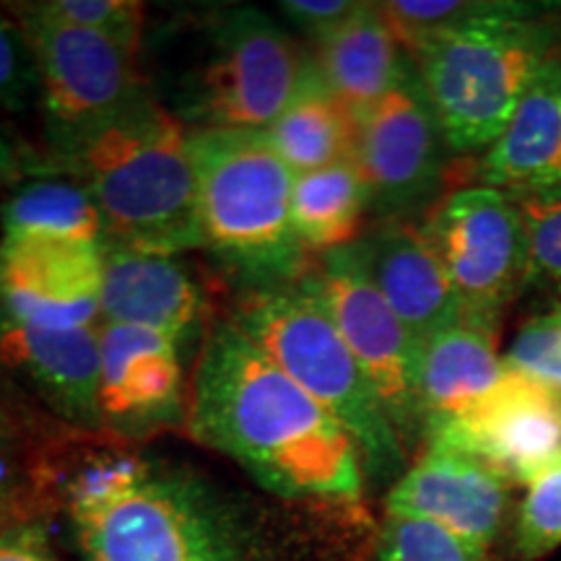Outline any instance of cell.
I'll return each instance as SVG.
<instances>
[{
    "label": "cell",
    "instance_id": "cell-1",
    "mask_svg": "<svg viewBox=\"0 0 561 561\" xmlns=\"http://www.w3.org/2000/svg\"><path fill=\"white\" fill-rule=\"evenodd\" d=\"M187 430L284 500H362L364 462L354 437L231 320L203 343Z\"/></svg>",
    "mask_w": 561,
    "mask_h": 561
},
{
    "label": "cell",
    "instance_id": "cell-2",
    "mask_svg": "<svg viewBox=\"0 0 561 561\" xmlns=\"http://www.w3.org/2000/svg\"><path fill=\"white\" fill-rule=\"evenodd\" d=\"M81 561H252L237 510L201 476L146 458H102L68 486Z\"/></svg>",
    "mask_w": 561,
    "mask_h": 561
},
{
    "label": "cell",
    "instance_id": "cell-3",
    "mask_svg": "<svg viewBox=\"0 0 561 561\" xmlns=\"http://www.w3.org/2000/svg\"><path fill=\"white\" fill-rule=\"evenodd\" d=\"M53 172L87 187L107 242L172 257L203 248L191 128L151 96L53 157Z\"/></svg>",
    "mask_w": 561,
    "mask_h": 561
},
{
    "label": "cell",
    "instance_id": "cell-4",
    "mask_svg": "<svg viewBox=\"0 0 561 561\" xmlns=\"http://www.w3.org/2000/svg\"><path fill=\"white\" fill-rule=\"evenodd\" d=\"M553 58L543 3L486 5L411 55L447 146L486 151L507 128L541 68Z\"/></svg>",
    "mask_w": 561,
    "mask_h": 561
},
{
    "label": "cell",
    "instance_id": "cell-5",
    "mask_svg": "<svg viewBox=\"0 0 561 561\" xmlns=\"http://www.w3.org/2000/svg\"><path fill=\"white\" fill-rule=\"evenodd\" d=\"M203 248L261 289L297 280L305 244L291 221L294 174L265 130L191 128Z\"/></svg>",
    "mask_w": 561,
    "mask_h": 561
},
{
    "label": "cell",
    "instance_id": "cell-6",
    "mask_svg": "<svg viewBox=\"0 0 561 561\" xmlns=\"http://www.w3.org/2000/svg\"><path fill=\"white\" fill-rule=\"evenodd\" d=\"M231 322L341 421L359 447L364 471L371 479L390 481L403 471L401 437L331 312L305 276L278 289H257L242 301Z\"/></svg>",
    "mask_w": 561,
    "mask_h": 561
},
{
    "label": "cell",
    "instance_id": "cell-7",
    "mask_svg": "<svg viewBox=\"0 0 561 561\" xmlns=\"http://www.w3.org/2000/svg\"><path fill=\"white\" fill-rule=\"evenodd\" d=\"M9 9L37 60L39 107L53 157L121 121L149 96L140 83L136 53L128 47L55 21L37 3H13Z\"/></svg>",
    "mask_w": 561,
    "mask_h": 561
},
{
    "label": "cell",
    "instance_id": "cell-8",
    "mask_svg": "<svg viewBox=\"0 0 561 561\" xmlns=\"http://www.w3.org/2000/svg\"><path fill=\"white\" fill-rule=\"evenodd\" d=\"M307 60L268 13L250 5L224 11L185 94V117L193 130L271 128L297 91Z\"/></svg>",
    "mask_w": 561,
    "mask_h": 561
},
{
    "label": "cell",
    "instance_id": "cell-9",
    "mask_svg": "<svg viewBox=\"0 0 561 561\" xmlns=\"http://www.w3.org/2000/svg\"><path fill=\"white\" fill-rule=\"evenodd\" d=\"M421 231L458 291L466 322L500 331L528 280V229L517 201L494 187H460L434 206Z\"/></svg>",
    "mask_w": 561,
    "mask_h": 561
},
{
    "label": "cell",
    "instance_id": "cell-10",
    "mask_svg": "<svg viewBox=\"0 0 561 561\" xmlns=\"http://www.w3.org/2000/svg\"><path fill=\"white\" fill-rule=\"evenodd\" d=\"M301 276L331 312L403 447L424 439L419 403L421 343L375 286L362 261L359 244L351 242L325 252L320 268Z\"/></svg>",
    "mask_w": 561,
    "mask_h": 561
},
{
    "label": "cell",
    "instance_id": "cell-11",
    "mask_svg": "<svg viewBox=\"0 0 561 561\" xmlns=\"http://www.w3.org/2000/svg\"><path fill=\"white\" fill-rule=\"evenodd\" d=\"M445 133L439 128L416 68L401 87L356 115L354 164L369 193V208L409 214L437 193L447 167Z\"/></svg>",
    "mask_w": 561,
    "mask_h": 561
},
{
    "label": "cell",
    "instance_id": "cell-12",
    "mask_svg": "<svg viewBox=\"0 0 561 561\" xmlns=\"http://www.w3.org/2000/svg\"><path fill=\"white\" fill-rule=\"evenodd\" d=\"M424 442L471 455L512 486H528L561 462V390L507 367L481 403L439 424Z\"/></svg>",
    "mask_w": 561,
    "mask_h": 561
},
{
    "label": "cell",
    "instance_id": "cell-13",
    "mask_svg": "<svg viewBox=\"0 0 561 561\" xmlns=\"http://www.w3.org/2000/svg\"><path fill=\"white\" fill-rule=\"evenodd\" d=\"M102 426L123 437H146L187 424L180 343L138 325L100 322Z\"/></svg>",
    "mask_w": 561,
    "mask_h": 561
},
{
    "label": "cell",
    "instance_id": "cell-14",
    "mask_svg": "<svg viewBox=\"0 0 561 561\" xmlns=\"http://www.w3.org/2000/svg\"><path fill=\"white\" fill-rule=\"evenodd\" d=\"M104 244L0 240V314L37 328L100 325Z\"/></svg>",
    "mask_w": 561,
    "mask_h": 561
},
{
    "label": "cell",
    "instance_id": "cell-15",
    "mask_svg": "<svg viewBox=\"0 0 561 561\" xmlns=\"http://www.w3.org/2000/svg\"><path fill=\"white\" fill-rule=\"evenodd\" d=\"M512 483L471 455L426 445L388 494V515L437 523L455 536L491 549L510 517Z\"/></svg>",
    "mask_w": 561,
    "mask_h": 561
},
{
    "label": "cell",
    "instance_id": "cell-16",
    "mask_svg": "<svg viewBox=\"0 0 561 561\" xmlns=\"http://www.w3.org/2000/svg\"><path fill=\"white\" fill-rule=\"evenodd\" d=\"M0 362L58 416L102 430L100 325L37 328L0 314Z\"/></svg>",
    "mask_w": 561,
    "mask_h": 561
},
{
    "label": "cell",
    "instance_id": "cell-17",
    "mask_svg": "<svg viewBox=\"0 0 561 561\" xmlns=\"http://www.w3.org/2000/svg\"><path fill=\"white\" fill-rule=\"evenodd\" d=\"M206 318V297L172 255L104 242L100 322L138 325L191 341Z\"/></svg>",
    "mask_w": 561,
    "mask_h": 561
},
{
    "label": "cell",
    "instance_id": "cell-18",
    "mask_svg": "<svg viewBox=\"0 0 561 561\" xmlns=\"http://www.w3.org/2000/svg\"><path fill=\"white\" fill-rule=\"evenodd\" d=\"M356 244L375 286L419 343L466 322L458 291L421 227L388 221Z\"/></svg>",
    "mask_w": 561,
    "mask_h": 561
},
{
    "label": "cell",
    "instance_id": "cell-19",
    "mask_svg": "<svg viewBox=\"0 0 561 561\" xmlns=\"http://www.w3.org/2000/svg\"><path fill=\"white\" fill-rule=\"evenodd\" d=\"M476 180L507 195L561 185V58L546 62L500 138L483 151Z\"/></svg>",
    "mask_w": 561,
    "mask_h": 561
},
{
    "label": "cell",
    "instance_id": "cell-20",
    "mask_svg": "<svg viewBox=\"0 0 561 561\" xmlns=\"http://www.w3.org/2000/svg\"><path fill=\"white\" fill-rule=\"evenodd\" d=\"M312 58L322 79L354 117L413 73L411 55L390 32L377 3H362L341 30L314 42Z\"/></svg>",
    "mask_w": 561,
    "mask_h": 561
},
{
    "label": "cell",
    "instance_id": "cell-21",
    "mask_svg": "<svg viewBox=\"0 0 561 561\" xmlns=\"http://www.w3.org/2000/svg\"><path fill=\"white\" fill-rule=\"evenodd\" d=\"M504 375L507 364L496 354V333L471 322H458L421 343L419 403L424 439L439 424L481 403Z\"/></svg>",
    "mask_w": 561,
    "mask_h": 561
},
{
    "label": "cell",
    "instance_id": "cell-22",
    "mask_svg": "<svg viewBox=\"0 0 561 561\" xmlns=\"http://www.w3.org/2000/svg\"><path fill=\"white\" fill-rule=\"evenodd\" d=\"M265 133L294 174L354 161L356 117L322 79L314 58L307 60L297 91Z\"/></svg>",
    "mask_w": 561,
    "mask_h": 561
},
{
    "label": "cell",
    "instance_id": "cell-23",
    "mask_svg": "<svg viewBox=\"0 0 561 561\" xmlns=\"http://www.w3.org/2000/svg\"><path fill=\"white\" fill-rule=\"evenodd\" d=\"M3 240H55L104 244L102 214L87 187L70 178L32 180L0 208Z\"/></svg>",
    "mask_w": 561,
    "mask_h": 561
},
{
    "label": "cell",
    "instance_id": "cell-24",
    "mask_svg": "<svg viewBox=\"0 0 561 561\" xmlns=\"http://www.w3.org/2000/svg\"><path fill=\"white\" fill-rule=\"evenodd\" d=\"M369 193L354 161L297 174L291 193V221L305 250L346 248L356 242Z\"/></svg>",
    "mask_w": 561,
    "mask_h": 561
},
{
    "label": "cell",
    "instance_id": "cell-25",
    "mask_svg": "<svg viewBox=\"0 0 561 561\" xmlns=\"http://www.w3.org/2000/svg\"><path fill=\"white\" fill-rule=\"evenodd\" d=\"M528 229V280L525 291L536 294L546 310L561 307V185L549 191L512 195Z\"/></svg>",
    "mask_w": 561,
    "mask_h": 561
},
{
    "label": "cell",
    "instance_id": "cell-26",
    "mask_svg": "<svg viewBox=\"0 0 561 561\" xmlns=\"http://www.w3.org/2000/svg\"><path fill=\"white\" fill-rule=\"evenodd\" d=\"M377 561H491L489 549L437 523L388 515L377 536Z\"/></svg>",
    "mask_w": 561,
    "mask_h": 561
},
{
    "label": "cell",
    "instance_id": "cell-27",
    "mask_svg": "<svg viewBox=\"0 0 561 561\" xmlns=\"http://www.w3.org/2000/svg\"><path fill=\"white\" fill-rule=\"evenodd\" d=\"M512 546L525 561L549 557L561 546V462L528 483L517 507Z\"/></svg>",
    "mask_w": 561,
    "mask_h": 561
},
{
    "label": "cell",
    "instance_id": "cell-28",
    "mask_svg": "<svg viewBox=\"0 0 561 561\" xmlns=\"http://www.w3.org/2000/svg\"><path fill=\"white\" fill-rule=\"evenodd\" d=\"M483 5L486 0H388L377 9L403 50L413 55L424 42L476 16Z\"/></svg>",
    "mask_w": 561,
    "mask_h": 561
},
{
    "label": "cell",
    "instance_id": "cell-29",
    "mask_svg": "<svg viewBox=\"0 0 561 561\" xmlns=\"http://www.w3.org/2000/svg\"><path fill=\"white\" fill-rule=\"evenodd\" d=\"M42 13L79 30L104 34L117 45L138 53L144 30V5L133 0H42Z\"/></svg>",
    "mask_w": 561,
    "mask_h": 561
},
{
    "label": "cell",
    "instance_id": "cell-30",
    "mask_svg": "<svg viewBox=\"0 0 561 561\" xmlns=\"http://www.w3.org/2000/svg\"><path fill=\"white\" fill-rule=\"evenodd\" d=\"M510 369L561 390V307L530 318L504 356Z\"/></svg>",
    "mask_w": 561,
    "mask_h": 561
},
{
    "label": "cell",
    "instance_id": "cell-31",
    "mask_svg": "<svg viewBox=\"0 0 561 561\" xmlns=\"http://www.w3.org/2000/svg\"><path fill=\"white\" fill-rule=\"evenodd\" d=\"M39 102V70L24 30L0 13V110L24 112Z\"/></svg>",
    "mask_w": 561,
    "mask_h": 561
},
{
    "label": "cell",
    "instance_id": "cell-32",
    "mask_svg": "<svg viewBox=\"0 0 561 561\" xmlns=\"http://www.w3.org/2000/svg\"><path fill=\"white\" fill-rule=\"evenodd\" d=\"M359 9L362 3H356V0H286V3H280L284 16L314 42L341 30Z\"/></svg>",
    "mask_w": 561,
    "mask_h": 561
},
{
    "label": "cell",
    "instance_id": "cell-33",
    "mask_svg": "<svg viewBox=\"0 0 561 561\" xmlns=\"http://www.w3.org/2000/svg\"><path fill=\"white\" fill-rule=\"evenodd\" d=\"M0 561H58V557L45 525L19 517L0 528Z\"/></svg>",
    "mask_w": 561,
    "mask_h": 561
},
{
    "label": "cell",
    "instance_id": "cell-34",
    "mask_svg": "<svg viewBox=\"0 0 561 561\" xmlns=\"http://www.w3.org/2000/svg\"><path fill=\"white\" fill-rule=\"evenodd\" d=\"M21 172L24 170H21V157L16 146H13L9 133L3 130V125H0V187L11 185L13 180H19Z\"/></svg>",
    "mask_w": 561,
    "mask_h": 561
},
{
    "label": "cell",
    "instance_id": "cell-35",
    "mask_svg": "<svg viewBox=\"0 0 561 561\" xmlns=\"http://www.w3.org/2000/svg\"><path fill=\"white\" fill-rule=\"evenodd\" d=\"M546 24H549L551 39H553V55L561 58V3L546 5Z\"/></svg>",
    "mask_w": 561,
    "mask_h": 561
},
{
    "label": "cell",
    "instance_id": "cell-36",
    "mask_svg": "<svg viewBox=\"0 0 561 561\" xmlns=\"http://www.w3.org/2000/svg\"><path fill=\"white\" fill-rule=\"evenodd\" d=\"M11 520H19V517L11 512V486L0 479V528Z\"/></svg>",
    "mask_w": 561,
    "mask_h": 561
},
{
    "label": "cell",
    "instance_id": "cell-37",
    "mask_svg": "<svg viewBox=\"0 0 561 561\" xmlns=\"http://www.w3.org/2000/svg\"><path fill=\"white\" fill-rule=\"evenodd\" d=\"M5 442H9V421H5L3 411H0V450L5 447Z\"/></svg>",
    "mask_w": 561,
    "mask_h": 561
},
{
    "label": "cell",
    "instance_id": "cell-38",
    "mask_svg": "<svg viewBox=\"0 0 561 561\" xmlns=\"http://www.w3.org/2000/svg\"><path fill=\"white\" fill-rule=\"evenodd\" d=\"M557 58H559V55H557Z\"/></svg>",
    "mask_w": 561,
    "mask_h": 561
}]
</instances>
